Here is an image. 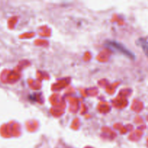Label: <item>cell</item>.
Masks as SVG:
<instances>
[{"label": "cell", "instance_id": "1", "mask_svg": "<svg viewBox=\"0 0 148 148\" xmlns=\"http://www.w3.org/2000/svg\"><path fill=\"white\" fill-rule=\"evenodd\" d=\"M105 46H106L107 48H108V49H111L112 51H116L119 52L121 54L127 56V57L130 58V59H135V56H134V54L131 51L129 50V49H127V48H126L123 44L116 41V40H107L105 43Z\"/></svg>", "mask_w": 148, "mask_h": 148}, {"label": "cell", "instance_id": "2", "mask_svg": "<svg viewBox=\"0 0 148 148\" xmlns=\"http://www.w3.org/2000/svg\"><path fill=\"white\" fill-rule=\"evenodd\" d=\"M137 44H138L140 47L142 48V49L143 50V51L145 52L146 56L148 57V41L147 40H145V38H140L138 40H137Z\"/></svg>", "mask_w": 148, "mask_h": 148}]
</instances>
